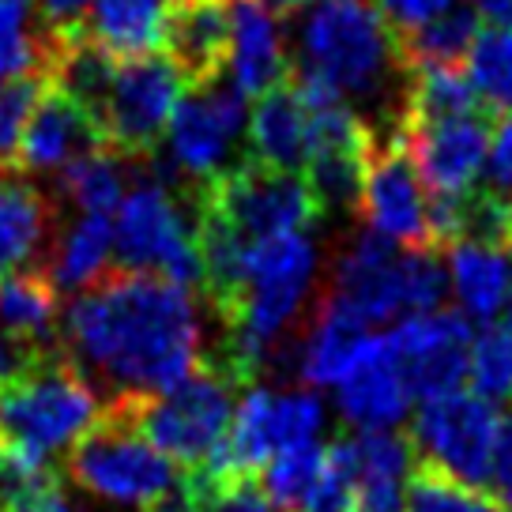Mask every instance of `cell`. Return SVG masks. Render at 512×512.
Segmentation results:
<instances>
[{
    "label": "cell",
    "mask_w": 512,
    "mask_h": 512,
    "mask_svg": "<svg viewBox=\"0 0 512 512\" xmlns=\"http://www.w3.org/2000/svg\"><path fill=\"white\" fill-rule=\"evenodd\" d=\"M61 351L95 369L113 396H151L204 366L200 317L189 287L159 272H106L64 313Z\"/></svg>",
    "instance_id": "cell-1"
},
{
    "label": "cell",
    "mask_w": 512,
    "mask_h": 512,
    "mask_svg": "<svg viewBox=\"0 0 512 512\" xmlns=\"http://www.w3.org/2000/svg\"><path fill=\"white\" fill-rule=\"evenodd\" d=\"M317 275V249L309 241V230L279 234L268 241L249 245L245 260V283H241L234 305L226 309L223 328V369L230 381L253 384L256 373L272 362L275 343L287 332V324L298 317L305 294Z\"/></svg>",
    "instance_id": "cell-2"
},
{
    "label": "cell",
    "mask_w": 512,
    "mask_h": 512,
    "mask_svg": "<svg viewBox=\"0 0 512 512\" xmlns=\"http://www.w3.org/2000/svg\"><path fill=\"white\" fill-rule=\"evenodd\" d=\"M95 418V384L61 347H49L23 373L0 381V445L53 460Z\"/></svg>",
    "instance_id": "cell-3"
},
{
    "label": "cell",
    "mask_w": 512,
    "mask_h": 512,
    "mask_svg": "<svg viewBox=\"0 0 512 512\" xmlns=\"http://www.w3.org/2000/svg\"><path fill=\"white\" fill-rule=\"evenodd\" d=\"M68 479L98 501L147 509L177 486V464L136 430L121 400H110L68 445Z\"/></svg>",
    "instance_id": "cell-4"
},
{
    "label": "cell",
    "mask_w": 512,
    "mask_h": 512,
    "mask_svg": "<svg viewBox=\"0 0 512 512\" xmlns=\"http://www.w3.org/2000/svg\"><path fill=\"white\" fill-rule=\"evenodd\" d=\"M302 68L332 83L343 98L377 95L400 64L396 31L373 0H317L305 19Z\"/></svg>",
    "instance_id": "cell-5"
},
{
    "label": "cell",
    "mask_w": 512,
    "mask_h": 512,
    "mask_svg": "<svg viewBox=\"0 0 512 512\" xmlns=\"http://www.w3.org/2000/svg\"><path fill=\"white\" fill-rule=\"evenodd\" d=\"M238 384L219 366H204L189 373L181 384L151 396H113L125 403L136 430L155 448H162L177 467H200L226 445V430L234 418Z\"/></svg>",
    "instance_id": "cell-6"
},
{
    "label": "cell",
    "mask_w": 512,
    "mask_h": 512,
    "mask_svg": "<svg viewBox=\"0 0 512 512\" xmlns=\"http://www.w3.org/2000/svg\"><path fill=\"white\" fill-rule=\"evenodd\" d=\"M196 208L219 215L245 241L298 234L324 215L305 174L279 170V166L256 159L241 162V166H226L215 177H208L196 189Z\"/></svg>",
    "instance_id": "cell-7"
},
{
    "label": "cell",
    "mask_w": 512,
    "mask_h": 512,
    "mask_svg": "<svg viewBox=\"0 0 512 512\" xmlns=\"http://www.w3.org/2000/svg\"><path fill=\"white\" fill-rule=\"evenodd\" d=\"M245 125V95L230 80L215 76L208 83L185 87L166 128L170 159H159V181L174 192H181L185 181L196 196L208 177L226 170V155L238 144Z\"/></svg>",
    "instance_id": "cell-8"
},
{
    "label": "cell",
    "mask_w": 512,
    "mask_h": 512,
    "mask_svg": "<svg viewBox=\"0 0 512 512\" xmlns=\"http://www.w3.org/2000/svg\"><path fill=\"white\" fill-rule=\"evenodd\" d=\"M113 260L128 272H159L181 287H200V249L196 230L181 215V200L159 177L140 181L117 204Z\"/></svg>",
    "instance_id": "cell-9"
},
{
    "label": "cell",
    "mask_w": 512,
    "mask_h": 512,
    "mask_svg": "<svg viewBox=\"0 0 512 512\" xmlns=\"http://www.w3.org/2000/svg\"><path fill=\"white\" fill-rule=\"evenodd\" d=\"M185 87L189 83L177 72V64L159 49L140 53V57H121L113 64L110 87L98 110L106 144L121 151L125 159L155 155L166 140V128H170L174 106L185 95Z\"/></svg>",
    "instance_id": "cell-10"
},
{
    "label": "cell",
    "mask_w": 512,
    "mask_h": 512,
    "mask_svg": "<svg viewBox=\"0 0 512 512\" xmlns=\"http://www.w3.org/2000/svg\"><path fill=\"white\" fill-rule=\"evenodd\" d=\"M497 426H501V415L494 400L452 388V392L422 400L411 445L422 464L437 467L452 479L471 482V486H490Z\"/></svg>",
    "instance_id": "cell-11"
},
{
    "label": "cell",
    "mask_w": 512,
    "mask_h": 512,
    "mask_svg": "<svg viewBox=\"0 0 512 512\" xmlns=\"http://www.w3.org/2000/svg\"><path fill=\"white\" fill-rule=\"evenodd\" d=\"M358 211L369 230H377L381 238L396 241L403 249H433L430 204L422 196V177L396 128L384 140L377 136V144L369 151Z\"/></svg>",
    "instance_id": "cell-12"
},
{
    "label": "cell",
    "mask_w": 512,
    "mask_h": 512,
    "mask_svg": "<svg viewBox=\"0 0 512 512\" xmlns=\"http://www.w3.org/2000/svg\"><path fill=\"white\" fill-rule=\"evenodd\" d=\"M407 155L415 162L422 185L433 196H460L475 189L486 151H490V113H464V117H445V121H396Z\"/></svg>",
    "instance_id": "cell-13"
},
{
    "label": "cell",
    "mask_w": 512,
    "mask_h": 512,
    "mask_svg": "<svg viewBox=\"0 0 512 512\" xmlns=\"http://www.w3.org/2000/svg\"><path fill=\"white\" fill-rule=\"evenodd\" d=\"M392 347L400 354L407 384L415 400H430L467 381V351H471V324L464 313L430 309V313H407L388 332Z\"/></svg>",
    "instance_id": "cell-14"
},
{
    "label": "cell",
    "mask_w": 512,
    "mask_h": 512,
    "mask_svg": "<svg viewBox=\"0 0 512 512\" xmlns=\"http://www.w3.org/2000/svg\"><path fill=\"white\" fill-rule=\"evenodd\" d=\"M95 147H110L98 121L46 76V87H42V95L27 117V128L19 136L12 174H61L76 155L95 151Z\"/></svg>",
    "instance_id": "cell-15"
},
{
    "label": "cell",
    "mask_w": 512,
    "mask_h": 512,
    "mask_svg": "<svg viewBox=\"0 0 512 512\" xmlns=\"http://www.w3.org/2000/svg\"><path fill=\"white\" fill-rule=\"evenodd\" d=\"M339 411L358 430H392L411 407V384L392 339L373 336L358 347L354 362L339 377Z\"/></svg>",
    "instance_id": "cell-16"
},
{
    "label": "cell",
    "mask_w": 512,
    "mask_h": 512,
    "mask_svg": "<svg viewBox=\"0 0 512 512\" xmlns=\"http://www.w3.org/2000/svg\"><path fill=\"white\" fill-rule=\"evenodd\" d=\"M162 49L185 83L226 76L230 61V0H170Z\"/></svg>",
    "instance_id": "cell-17"
},
{
    "label": "cell",
    "mask_w": 512,
    "mask_h": 512,
    "mask_svg": "<svg viewBox=\"0 0 512 512\" xmlns=\"http://www.w3.org/2000/svg\"><path fill=\"white\" fill-rule=\"evenodd\" d=\"M400 260L396 241L381 238L377 230H369L362 238L347 245V253L339 256L336 268V294L339 302H347L362 320L384 324V320L403 313V290H400Z\"/></svg>",
    "instance_id": "cell-18"
},
{
    "label": "cell",
    "mask_w": 512,
    "mask_h": 512,
    "mask_svg": "<svg viewBox=\"0 0 512 512\" xmlns=\"http://www.w3.org/2000/svg\"><path fill=\"white\" fill-rule=\"evenodd\" d=\"M230 83L245 98L264 95L268 87L287 80V57L283 38L272 12L256 0H230V61H226Z\"/></svg>",
    "instance_id": "cell-19"
},
{
    "label": "cell",
    "mask_w": 512,
    "mask_h": 512,
    "mask_svg": "<svg viewBox=\"0 0 512 512\" xmlns=\"http://www.w3.org/2000/svg\"><path fill=\"white\" fill-rule=\"evenodd\" d=\"M249 144L253 159L279 166V170H305V147H309V110H305L298 87L279 80L264 95H256L249 117Z\"/></svg>",
    "instance_id": "cell-20"
},
{
    "label": "cell",
    "mask_w": 512,
    "mask_h": 512,
    "mask_svg": "<svg viewBox=\"0 0 512 512\" xmlns=\"http://www.w3.org/2000/svg\"><path fill=\"white\" fill-rule=\"evenodd\" d=\"M369 328H373L369 320H362L351 305L339 302L336 294L328 290L317 309V320H313V328L305 336L302 354H298L302 358L298 373L305 377V384H317V388L339 384V377L354 362L358 347L366 343Z\"/></svg>",
    "instance_id": "cell-21"
},
{
    "label": "cell",
    "mask_w": 512,
    "mask_h": 512,
    "mask_svg": "<svg viewBox=\"0 0 512 512\" xmlns=\"http://www.w3.org/2000/svg\"><path fill=\"white\" fill-rule=\"evenodd\" d=\"M61 324V287L46 268H23L0 279V332L27 343L34 351H49Z\"/></svg>",
    "instance_id": "cell-22"
},
{
    "label": "cell",
    "mask_w": 512,
    "mask_h": 512,
    "mask_svg": "<svg viewBox=\"0 0 512 512\" xmlns=\"http://www.w3.org/2000/svg\"><path fill=\"white\" fill-rule=\"evenodd\" d=\"M53 223V208L31 181L19 174L0 177V279L34 268Z\"/></svg>",
    "instance_id": "cell-23"
},
{
    "label": "cell",
    "mask_w": 512,
    "mask_h": 512,
    "mask_svg": "<svg viewBox=\"0 0 512 512\" xmlns=\"http://www.w3.org/2000/svg\"><path fill=\"white\" fill-rule=\"evenodd\" d=\"M448 279L456 290L460 313L467 320L490 324L501 313L505 290L512 283V253L486 249L475 241H456L448 245Z\"/></svg>",
    "instance_id": "cell-24"
},
{
    "label": "cell",
    "mask_w": 512,
    "mask_h": 512,
    "mask_svg": "<svg viewBox=\"0 0 512 512\" xmlns=\"http://www.w3.org/2000/svg\"><path fill=\"white\" fill-rule=\"evenodd\" d=\"M170 0H91L87 38L98 42L110 57H140L162 49Z\"/></svg>",
    "instance_id": "cell-25"
},
{
    "label": "cell",
    "mask_w": 512,
    "mask_h": 512,
    "mask_svg": "<svg viewBox=\"0 0 512 512\" xmlns=\"http://www.w3.org/2000/svg\"><path fill=\"white\" fill-rule=\"evenodd\" d=\"M482 110H486V102L479 98L464 64H422V68L407 72L400 121L426 125V121H445V117H464V113Z\"/></svg>",
    "instance_id": "cell-26"
},
{
    "label": "cell",
    "mask_w": 512,
    "mask_h": 512,
    "mask_svg": "<svg viewBox=\"0 0 512 512\" xmlns=\"http://www.w3.org/2000/svg\"><path fill=\"white\" fill-rule=\"evenodd\" d=\"M482 23L475 8H460L452 4L441 16H433L430 23H422L415 31L396 34L400 46V64L403 72L422 68V64H464L475 38H479Z\"/></svg>",
    "instance_id": "cell-27"
},
{
    "label": "cell",
    "mask_w": 512,
    "mask_h": 512,
    "mask_svg": "<svg viewBox=\"0 0 512 512\" xmlns=\"http://www.w3.org/2000/svg\"><path fill=\"white\" fill-rule=\"evenodd\" d=\"M113 256V223L106 215H83L64 230L61 245L46 264L49 279L61 290H83L106 275Z\"/></svg>",
    "instance_id": "cell-28"
},
{
    "label": "cell",
    "mask_w": 512,
    "mask_h": 512,
    "mask_svg": "<svg viewBox=\"0 0 512 512\" xmlns=\"http://www.w3.org/2000/svg\"><path fill=\"white\" fill-rule=\"evenodd\" d=\"M61 189L83 215H110L128 189L125 155L113 147L83 151L61 170Z\"/></svg>",
    "instance_id": "cell-29"
},
{
    "label": "cell",
    "mask_w": 512,
    "mask_h": 512,
    "mask_svg": "<svg viewBox=\"0 0 512 512\" xmlns=\"http://www.w3.org/2000/svg\"><path fill=\"white\" fill-rule=\"evenodd\" d=\"M189 497V512H275L268 490L253 479V471H215L192 467L181 482Z\"/></svg>",
    "instance_id": "cell-30"
},
{
    "label": "cell",
    "mask_w": 512,
    "mask_h": 512,
    "mask_svg": "<svg viewBox=\"0 0 512 512\" xmlns=\"http://www.w3.org/2000/svg\"><path fill=\"white\" fill-rule=\"evenodd\" d=\"M407 512H505L490 486H471L415 460L407 479Z\"/></svg>",
    "instance_id": "cell-31"
},
{
    "label": "cell",
    "mask_w": 512,
    "mask_h": 512,
    "mask_svg": "<svg viewBox=\"0 0 512 512\" xmlns=\"http://www.w3.org/2000/svg\"><path fill=\"white\" fill-rule=\"evenodd\" d=\"M464 68L486 110H512V27L479 31Z\"/></svg>",
    "instance_id": "cell-32"
},
{
    "label": "cell",
    "mask_w": 512,
    "mask_h": 512,
    "mask_svg": "<svg viewBox=\"0 0 512 512\" xmlns=\"http://www.w3.org/2000/svg\"><path fill=\"white\" fill-rule=\"evenodd\" d=\"M467 381L471 392L486 400H512V332L505 324H486L479 336H471Z\"/></svg>",
    "instance_id": "cell-33"
},
{
    "label": "cell",
    "mask_w": 512,
    "mask_h": 512,
    "mask_svg": "<svg viewBox=\"0 0 512 512\" xmlns=\"http://www.w3.org/2000/svg\"><path fill=\"white\" fill-rule=\"evenodd\" d=\"M42 87H46V72H23V76L0 83V170L4 174L16 170L19 136L27 128V117L42 95Z\"/></svg>",
    "instance_id": "cell-34"
},
{
    "label": "cell",
    "mask_w": 512,
    "mask_h": 512,
    "mask_svg": "<svg viewBox=\"0 0 512 512\" xmlns=\"http://www.w3.org/2000/svg\"><path fill=\"white\" fill-rule=\"evenodd\" d=\"M403 313H430L441 309L448 294V272L437 260V249H403L400 260Z\"/></svg>",
    "instance_id": "cell-35"
},
{
    "label": "cell",
    "mask_w": 512,
    "mask_h": 512,
    "mask_svg": "<svg viewBox=\"0 0 512 512\" xmlns=\"http://www.w3.org/2000/svg\"><path fill=\"white\" fill-rule=\"evenodd\" d=\"M275 452L313 445L324 426V403L313 392H275L272 400Z\"/></svg>",
    "instance_id": "cell-36"
},
{
    "label": "cell",
    "mask_w": 512,
    "mask_h": 512,
    "mask_svg": "<svg viewBox=\"0 0 512 512\" xmlns=\"http://www.w3.org/2000/svg\"><path fill=\"white\" fill-rule=\"evenodd\" d=\"M411 475H354L347 509L351 512H407Z\"/></svg>",
    "instance_id": "cell-37"
},
{
    "label": "cell",
    "mask_w": 512,
    "mask_h": 512,
    "mask_svg": "<svg viewBox=\"0 0 512 512\" xmlns=\"http://www.w3.org/2000/svg\"><path fill=\"white\" fill-rule=\"evenodd\" d=\"M42 12V46H64L87 34V12L91 0H38Z\"/></svg>",
    "instance_id": "cell-38"
},
{
    "label": "cell",
    "mask_w": 512,
    "mask_h": 512,
    "mask_svg": "<svg viewBox=\"0 0 512 512\" xmlns=\"http://www.w3.org/2000/svg\"><path fill=\"white\" fill-rule=\"evenodd\" d=\"M381 8V16L388 19V27L396 34H407L430 23L433 16H441L445 8H452L456 0H373Z\"/></svg>",
    "instance_id": "cell-39"
},
{
    "label": "cell",
    "mask_w": 512,
    "mask_h": 512,
    "mask_svg": "<svg viewBox=\"0 0 512 512\" xmlns=\"http://www.w3.org/2000/svg\"><path fill=\"white\" fill-rule=\"evenodd\" d=\"M486 170H490V181H494V189L512 192V110L501 113L497 128L490 132Z\"/></svg>",
    "instance_id": "cell-40"
},
{
    "label": "cell",
    "mask_w": 512,
    "mask_h": 512,
    "mask_svg": "<svg viewBox=\"0 0 512 512\" xmlns=\"http://www.w3.org/2000/svg\"><path fill=\"white\" fill-rule=\"evenodd\" d=\"M490 486L501 497V505L512 509V415L501 418L494 441V464H490Z\"/></svg>",
    "instance_id": "cell-41"
},
{
    "label": "cell",
    "mask_w": 512,
    "mask_h": 512,
    "mask_svg": "<svg viewBox=\"0 0 512 512\" xmlns=\"http://www.w3.org/2000/svg\"><path fill=\"white\" fill-rule=\"evenodd\" d=\"M475 12L490 27H512V0H475Z\"/></svg>",
    "instance_id": "cell-42"
},
{
    "label": "cell",
    "mask_w": 512,
    "mask_h": 512,
    "mask_svg": "<svg viewBox=\"0 0 512 512\" xmlns=\"http://www.w3.org/2000/svg\"><path fill=\"white\" fill-rule=\"evenodd\" d=\"M23 512H76L68 501H64V494L61 490H49V494H42L38 501H31Z\"/></svg>",
    "instance_id": "cell-43"
},
{
    "label": "cell",
    "mask_w": 512,
    "mask_h": 512,
    "mask_svg": "<svg viewBox=\"0 0 512 512\" xmlns=\"http://www.w3.org/2000/svg\"><path fill=\"white\" fill-rule=\"evenodd\" d=\"M497 317H501V324L512 332V283H509V290H505V302H501V313H497Z\"/></svg>",
    "instance_id": "cell-44"
},
{
    "label": "cell",
    "mask_w": 512,
    "mask_h": 512,
    "mask_svg": "<svg viewBox=\"0 0 512 512\" xmlns=\"http://www.w3.org/2000/svg\"><path fill=\"white\" fill-rule=\"evenodd\" d=\"M298 512H351L343 501H328V505H309V509H298Z\"/></svg>",
    "instance_id": "cell-45"
}]
</instances>
